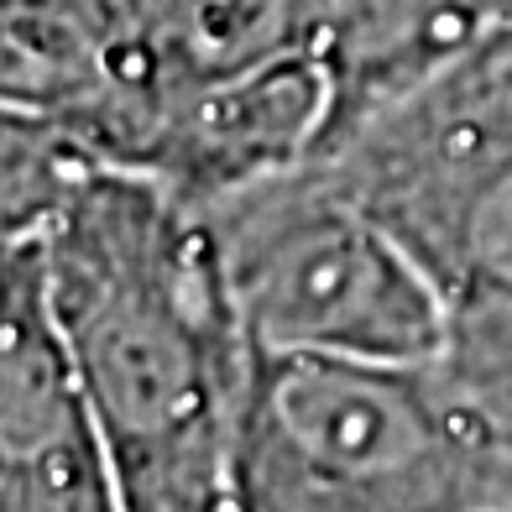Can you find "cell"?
<instances>
[{
	"mask_svg": "<svg viewBox=\"0 0 512 512\" xmlns=\"http://www.w3.org/2000/svg\"><path fill=\"white\" fill-rule=\"evenodd\" d=\"M314 0H131L152 68L173 100L309 53Z\"/></svg>",
	"mask_w": 512,
	"mask_h": 512,
	"instance_id": "52a82bcc",
	"label": "cell"
},
{
	"mask_svg": "<svg viewBox=\"0 0 512 512\" xmlns=\"http://www.w3.org/2000/svg\"><path fill=\"white\" fill-rule=\"evenodd\" d=\"M502 21L497 0H314L309 53L330 89L319 147L429 79L439 63Z\"/></svg>",
	"mask_w": 512,
	"mask_h": 512,
	"instance_id": "8992f818",
	"label": "cell"
},
{
	"mask_svg": "<svg viewBox=\"0 0 512 512\" xmlns=\"http://www.w3.org/2000/svg\"><path fill=\"white\" fill-rule=\"evenodd\" d=\"M314 162L445 288L476 220L512 189V21L330 136Z\"/></svg>",
	"mask_w": 512,
	"mask_h": 512,
	"instance_id": "277c9868",
	"label": "cell"
},
{
	"mask_svg": "<svg viewBox=\"0 0 512 512\" xmlns=\"http://www.w3.org/2000/svg\"><path fill=\"white\" fill-rule=\"evenodd\" d=\"M497 11H502V16L512 21V0H497Z\"/></svg>",
	"mask_w": 512,
	"mask_h": 512,
	"instance_id": "9c48e42d",
	"label": "cell"
},
{
	"mask_svg": "<svg viewBox=\"0 0 512 512\" xmlns=\"http://www.w3.org/2000/svg\"><path fill=\"white\" fill-rule=\"evenodd\" d=\"M194 209L256 351L413 366L445 356V288L314 157Z\"/></svg>",
	"mask_w": 512,
	"mask_h": 512,
	"instance_id": "3957f363",
	"label": "cell"
},
{
	"mask_svg": "<svg viewBox=\"0 0 512 512\" xmlns=\"http://www.w3.org/2000/svg\"><path fill=\"white\" fill-rule=\"evenodd\" d=\"M42 283L126 512H236L230 455L256 345L194 204L89 162Z\"/></svg>",
	"mask_w": 512,
	"mask_h": 512,
	"instance_id": "6da1fadb",
	"label": "cell"
},
{
	"mask_svg": "<svg viewBox=\"0 0 512 512\" xmlns=\"http://www.w3.org/2000/svg\"><path fill=\"white\" fill-rule=\"evenodd\" d=\"M0 105L136 173L168 115L131 0H0Z\"/></svg>",
	"mask_w": 512,
	"mask_h": 512,
	"instance_id": "5b68a950",
	"label": "cell"
},
{
	"mask_svg": "<svg viewBox=\"0 0 512 512\" xmlns=\"http://www.w3.org/2000/svg\"><path fill=\"white\" fill-rule=\"evenodd\" d=\"M465 512H512V497H502V502H486V507H465Z\"/></svg>",
	"mask_w": 512,
	"mask_h": 512,
	"instance_id": "ba28073f",
	"label": "cell"
},
{
	"mask_svg": "<svg viewBox=\"0 0 512 512\" xmlns=\"http://www.w3.org/2000/svg\"><path fill=\"white\" fill-rule=\"evenodd\" d=\"M230 486L236 512H465L512 497V450L439 361L256 351Z\"/></svg>",
	"mask_w": 512,
	"mask_h": 512,
	"instance_id": "7a4b0ae2",
	"label": "cell"
}]
</instances>
